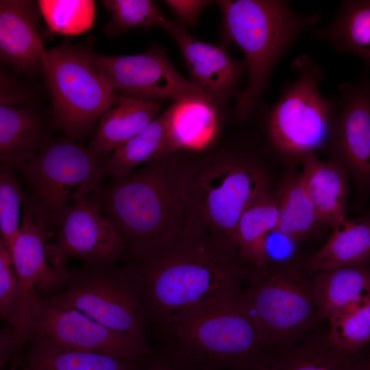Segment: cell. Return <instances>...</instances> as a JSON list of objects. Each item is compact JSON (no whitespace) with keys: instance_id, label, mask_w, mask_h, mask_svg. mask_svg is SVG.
I'll return each mask as SVG.
<instances>
[{"instance_id":"cell-29","label":"cell","mask_w":370,"mask_h":370,"mask_svg":"<svg viewBox=\"0 0 370 370\" xmlns=\"http://www.w3.org/2000/svg\"><path fill=\"white\" fill-rule=\"evenodd\" d=\"M167 112L158 115L140 132L116 149L105 164V176H124L138 165L164 156Z\"/></svg>"},{"instance_id":"cell-9","label":"cell","mask_w":370,"mask_h":370,"mask_svg":"<svg viewBox=\"0 0 370 370\" xmlns=\"http://www.w3.org/2000/svg\"><path fill=\"white\" fill-rule=\"evenodd\" d=\"M42 72L53 124L72 139L84 136L105 112L127 98L112 89L84 47L63 44L47 50Z\"/></svg>"},{"instance_id":"cell-25","label":"cell","mask_w":370,"mask_h":370,"mask_svg":"<svg viewBox=\"0 0 370 370\" xmlns=\"http://www.w3.org/2000/svg\"><path fill=\"white\" fill-rule=\"evenodd\" d=\"M327 242L308 263L312 272L370 264V218L347 219L332 230Z\"/></svg>"},{"instance_id":"cell-34","label":"cell","mask_w":370,"mask_h":370,"mask_svg":"<svg viewBox=\"0 0 370 370\" xmlns=\"http://www.w3.org/2000/svg\"><path fill=\"white\" fill-rule=\"evenodd\" d=\"M19 282L12 255L0 240V314L13 325L18 308Z\"/></svg>"},{"instance_id":"cell-24","label":"cell","mask_w":370,"mask_h":370,"mask_svg":"<svg viewBox=\"0 0 370 370\" xmlns=\"http://www.w3.org/2000/svg\"><path fill=\"white\" fill-rule=\"evenodd\" d=\"M312 39L323 40L338 53H349L370 66V0H348L332 21L314 29Z\"/></svg>"},{"instance_id":"cell-38","label":"cell","mask_w":370,"mask_h":370,"mask_svg":"<svg viewBox=\"0 0 370 370\" xmlns=\"http://www.w3.org/2000/svg\"><path fill=\"white\" fill-rule=\"evenodd\" d=\"M245 370H273L271 369H245Z\"/></svg>"},{"instance_id":"cell-30","label":"cell","mask_w":370,"mask_h":370,"mask_svg":"<svg viewBox=\"0 0 370 370\" xmlns=\"http://www.w3.org/2000/svg\"><path fill=\"white\" fill-rule=\"evenodd\" d=\"M327 338L349 353L365 349L370 343V296L347 306L328 319Z\"/></svg>"},{"instance_id":"cell-8","label":"cell","mask_w":370,"mask_h":370,"mask_svg":"<svg viewBox=\"0 0 370 370\" xmlns=\"http://www.w3.org/2000/svg\"><path fill=\"white\" fill-rule=\"evenodd\" d=\"M291 69L296 76L270 109L267 132L274 151L301 160L330 141L338 101L321 93L323 71L310 56L297 58Z\"/></svg>"},{"instance_id":"cell-26","label":"cell","mask_w":370,"mask_h":370,"mask_svg":"<svg viewBox=\"0 0 370 370\" xmlns=\"http://www.w3.org/2000/svg\"><path fill=\"white\" fill-rule=\"evenodd\" d=\"M278 210L275 193L267 190L243 211L236 229V246L241 258L259 271L268 269L264 253L267 234L277 227Z\"/></svg>"},{"instance_id":"cell-18","label":"cell","mask_w":370,"mask_h":370,"mask_svg":"<svg viewBox=\"0 0 370 370\" xmlns=\"http://www.w3.org/2000/svg\"><path fill=\"white\" fill-rule=\"evenodd\" d=\"M23 101L20 93L1 82V166L17 173L48 140L41 119L29 108L20 106Z\"/></svg>"},{"instance_id":"cell-35","label":"cell","mask_w":370,"mask_h":370,"mask_svg":"<svg viewBox=\"0 0 370 370\" xmlns=\"http://www.w3.org/2000/svg\"><path fill=\"white\" fill-rule=\"evenodd\" d=\"M164 2L177 16L178 21L189 25H194L201 11L212 3L202 0H166Z\"/></svg>"},{"instance_id":"cell-33","label":"cell","mask_w":370,"mask_h":370,"mask_svg":"<svg viewBox=\"0 0 370 370\" xmlns=\"http://www.w3.org/2000/svg\"><path fill=\"white\" fill-rule=\"evenodd\" d=\"M17 173L5 166L0 169V232L1 241L12 252L19 234L20 206L24 199Z\"/></svg>"},{"instance_id":"cell-31","label":"cell","mask_w":370,"mask_h":370,"mask_svg":"<svg viewBox=\"0 0 370 370\" xmlns=\"http://www.w3.org/2000/svg\"><path fill=\"white\" fill-rule=\"evenodd\" d=\"M101 3L111 16L104 28L106 34L110 37L132 28L161 27L166 18L151 0H103Z\"/></svg>"},{"instance_id":"cell-27","label":"cell","mask_w":370,"mask_h":370,"mask_svg":"<svg viewBox=\"0 0 370 370\" xmlns=\"http://www.w3.org/2000/svg\"><path fill=\"white\" fill-rule=\"evenodd\" d=\"M314 291L321 319L370 296V265L343 267L316 272Z\"/></svg>"},{"instance_id":"cell-1","label":"cell","mask_w":370,"mask_h":370,"mask_svg":"<svg viewBox=\"0 0 370 370\" xmlns=\"http://www.w3.org/2000/svg\"><path fill=\"white\" fill-rule=\"evenodd\" d=\"M126 260L141 294L146 331L183 312L238 297L258 271L226 236L192 220L175 237Z\"/></svg>"},{"instance_id":"cell-14","label":"cell","mask_w":370,"mask_h":370,"mask_svg":"<svg viewBox=\"0 0 370 370\" xmlns=\"http://www.w3.org/2000/svg\"><path fill=\"white\" fill-rule=\"evenodd\" d=\"M55 265L64 267L67 258L83 262H115L125 260L121 238L88 195L75 201L66 211L53 247Z\"/></svg>"},{"instance_id":"cell-7","label":"cell","mask_w":370,"mask_h":370,"mask_svg":"<svg viewBox=\"0 0 370 370\" xmlns=\"http://www.w3.org/2000/svg\"><path fill=\"white\" fill-rule=\"evenodd\" d=\"M107 159L71 140H48L21 169L25 197L48 235L57 234L75 201L102 183Z\"/></svg>"},{"instance_id":"cell-20","label":"cell","mask_w":370,"mask_h":370,"mask_svg":"<svg viewBox=\"0 0 370 370\" xmlns=\"http://www.w3.org/2000/svg\"><path fill=\"white\" fill-rule=\"evenodd\" d=\"M164 156L208 146L219 129L217 106L199 100L175 101L166 110Z\"/></svg>"},{"instance_id":"cell-4","label":"cell","mask_w":370,"mask_h":370,"mask_svg":"<svg viewBox=\"0 0 370 370\" xmlns=\"http://www.w3.org/2000/svg\"><path fill=\"white\" fill-rule=\"evenodd\" d=\"M228 37L245 56L247 82L234 110L239 121L253 114L279 60L299 36L320 21L321 15H302L286 1L221 0L217 1Z\"/></svg>"},{"instance_id":"cell-6","label":"cell","mask_w":370,"mask_h":370,"mask_svg":"<svg viewBox=\"0 0 370 370\" xmlns=\"http://www.w3.org/2000/svg\"><path fill=\"white\" fill-rule=\"evenodd\" d=\"M268 189L266 171L249 156L225 152L189 161L188 220L226 236L236 245L241 215Z\"/></svg>"},{"instance_id":"cell-12","label":"cell","mask_w":370,"mask_h":370,"mask_svg":"<svg viewBox=\"0 0 370 370\" xmlns=\"http://www.w3.org/2000/svg\"><path fill=\"white\" fill-rule=\"evenodd\" d=\"M27 342L97 353L127 361L153 356L148 341L114 330L84 313L42 299Z\"/></svg>"},{"instance_id":"cell-23","label":"cell","mask_w":370,"mask_h":370,"mask_svg":"<svg viewBox=\"0 0 370 370\" xmlns=\"http://www.w3.org/2000/svg\"><path fill=\"white\" fill-rule=\"evenodd\" d=\"M153 356L127 361L97 353L31 343L23 349L18 370H143Z\"/></svg>"},{"instance_id":"cell-15","label":"cell","mask_w":370,"mask_h":370,"mask_svg":"<svg viewBox=\"0 0 370 370\" xmlns=\"http://www.w3.org/2000/svg\"><path fill=\"white\" fill-rule=\"evenodd\" d=\"M339 113L330 141L359 188L370 190V80L339 86Z\"/></svg>"},{"instance_id":"cell-10","label":"cell","mask_w":370,"mask_h":370,"mask_svg":"<svg viewBox=\"0 0 370 370\" xmlns=\"http://www.w3.org/2000/svg\"><path fill=\"white\" fill-rule=\"evenodd\" d=\"M47 301L75 309L123 334L147 341L142 297L126 267L84 262L64 290Z\"/></svg>"},{"instance_id":"cell-21","label":"cell","mask_w":370,"mask_h":370,"mask_svg":"<svg viewBox=\"0 0 370 370\" xmlns=\"http://www.w3.org/2000/svg\"><path fill=\"white\" fill-rule=\"evenodd\" d=\"M160 110L159 100L127 97L99 118L96 134L88 149L102 157L114 151L140 132Z\"/></svg>"},{"instance_id":"cell-28","label":"cell","mask_w":370,"mask_h":370,"mask_svg":"<svg viewBox=\"0 0 370 370\" xmlns=\"http://www.w3.org/2000/svg\"><path fill=\"white\" fill-rule=\"evenodd\" d=\"M278 223L276 229L293 241L312 235L323 225L300 173L290 172L275 193Z\"/></svg>"},{"instance_id":"cell-32","label":"cell","mask_w":370,"mask_h":370,"mask_svg":"<svg viewBox=\"0 0 370 370\" xmlns=\"http://www.w3.org/2000/svg\"><path fill=\"white\" fill-rule=\"evenodd\" d=\"M40 14L53 32L69 36L88 30L95 17V3L92 0H40Z\"/></svg>"},{"instance_id":"cell-16","label":"cell","mask_w":370,"mask_h":370,"mask_svg":"<svg viewBox=\"0 0 370 370\" xmlns=\"http://www.w3.org/2000/svg\"><path fill=\"white\" fill-rule=\"evenodd\" d=\"M161 28L177 44L190 82L217 105L226 101L234 94L243 75L245 62L232 58L223 47L195 38L178 20L166 18Z\"/></svg>"},{"instance_id":"cell-22","label":"cell","mask_w":370,"mask_h":370,"mask_svg":"<svg viewBox=\"0 0 370 370\" xmlns=\"http://www.w3.org/2000/svg\"><path fill=\"white\" fill-rule=\"evenodd\" d=\"M366 352L341 350L318 328L280 354L273 370H360Z\"/></svg>"},{"instance_id":"cell-36","label":"cell","mask_w":370,"mask_h":370,"mask_svg":"<svg viewBox=\"0 0 370 370\" xmlns=\"http://www.w3.org/2000/svg\"><path fill=\"white\" fill-rule=\"evenodd\" d=\"M143 370H182L162 354L153 356Z\"/></svg>"},{"instance_id":"cell-17","label":"cell","mask_w":370,"mask_h":370,"mask_svg":"<svg viewBox=\"0 0 370 370\" xmlns=\"http://www.w3.org/2000/svg\"><path fill=\"white\" fill-rule=\"evenodd\" d=\"M39 14L38 3L33 1H0L2 63L21 71H42L47 50L38 30Z\"/></svg>"},{"instance_id":"cell-11","label":"cell","mask_w":370,"mask_h":370,"mask_svg":"<svg viewBox=\"0 0 370 370\" xmlns=\"http://www.w3.org/2000/svg\"><path fill=\"white\" fill-rule=\"evenodd\" d=\"M19 234L11 252L19 282L16 315L12 326L15 349L21 358L34 313L42 299L47 300L62 292L71 271L64 266L51 264L46 242L49 236L35 217L26 197L23 201Z\"/></svg>"},{"instance_id":"cell-19","label":"cell","mask_w":370,"mask_h":370,"mask_svg":"<svg viewBox=\"0 0 370 370\" xmlns=\"http://www.w3.org/2000/svg\"><path fill=\"white\" fill-rule=\"evenodd\" d=\"M300 173L323 225L333 229L347 220V171L338 160L323 161L314 153L301 159Z\"/></svg>"},{"instance_id":"cell-5","label":"cell","mask_w":370,"mask_h":370,"mask_svg":"<svg viewBox=\"0 0 370 370\" xmlns=\"http://www.w3.org/2000/svg\"><path fill=\"white\" fill-rule=\"evenodd\" d=\"M314 277L295 266L267 269L258 272L239 296L263 345L277 358L323 321Z\"/></svg>"},{"instance_id":"cell-3","label":"cell","mask_w":370,"mask_h":370,"mask_svg":"<svg viewBox=\"0 0 370 370\" xmlns=\"http://www.w3.org/2000/svg\"><path fill=\"white\" fill-rule=\"evenodd\" d=\"M153 331L160 354L182 370L273 369L278 359L263 345L239 297L183 312Z\"/></svg>"},{"instance_id":"cell-13","label":"cell","mask_w":370,"mask_h":370,"mask_svg":"<svg viewBox=\"0 0 370 370\" xmlns=\"http://www.w3.org/2000/svg\"><path fill=\"white\" fill-rule=\"evenodd\" d=\"M95 68L118 94L127 97L175 101L199 100L217 104L182 77L171 64L165 50L122 56L90 51Z\"/></svg>"},{"instance_id":"cell-2","label":"cell","mask_w":370,"mask_h":370,"mask_svg":"<svg viewBox=\"0 0 370 370\" xmlns=\"http://www.w3.org/2000/svg\"><path fill=\"white\" fill-rule=\"evenodd\" d=\"M188 163L180 152L168 154L90 193L121 238L125 260L184 230L190 215Z\"/></svg>"},{"instance_id":"cell-37","label":"cell","mask_w":370,"mask_h":370,"mask_svg":"<svg viewBox=\"0 0 370 370\" xmlns=\"http://www.w3.org/2000/svg\"><path fill=\"white\" fill-rule=\"evenodd\" d=\"M360 370H370V352H367Z\"/></svg>"}]
</instances>
